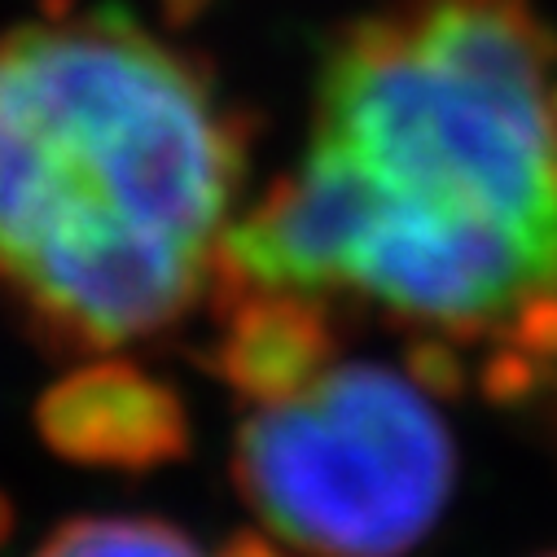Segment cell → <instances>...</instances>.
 Wrapping results in <instances>:
<instances>
[{
	"label": "cell",
	"mask_w": 557,
	"mask_h": 557,
	"mask_svg": "<svg viewBox=\"0 0 557 557\" xmlns=\"http://www.w3.org/2000/svg\"><path fill=\"white\" fill-rule=\"evenodd\" d=\"M250 119L119 5L0 36V295L62 356L181 325L242 194Z\"/></svg>",
	"instance_id": "cell-1"
},
{
	"label": "cell",
	"mask_w": 557,
	"mask_h": 557,
	"mask_svg": "<svg viewBox=\"0 0 557 557\" xmlns=\"http://www.w3.org/2000/svg\"><path fill=\"white\" fill-rule=\"evenodd\" d=\"M553 66L531 0H404L343 27L312 150L356 202L347 290L496 338L522 295L557 286Z\"/></svg>",
	"instance_id": "cell-2"
},
{
	"label": "cell",
	"mask_w": 557,
	"mask_h": 557,
	"mask_svg": "<svg viewBox=\"0 0 557 557\" xmlns=\"http://www.w3.org/2000/svg\"><path fill=\"white\" fill-rule=\"evenodd\" d=\"M457 444L435 404L382 364H330L237 426L233 487L308 557H408L448 509Z\"/></svg>",
	"instance_id": "cell-3"
},
{
	"label": "cell",
	"mask_w": 557,
	"mask_h": 557,
	"mask_svg": "<svg viewBox=\"0 0 557 557\" xmlns=\"http://www.w3.org/2000/svg\"><path fill=\"white\" fill-rule=\"evenodd\" d=\"M40 440L71 466L146 474L189 457L181 395L132 360H88L36 404Z\"/></svg>",
	"instance_id": "cell-4"
},
{
	"label": "cell",
	"mask_w": 557,
	"mask_h": 557,
	"mask_svg": "<svg viewBox=\"0 0 557 557\" xmlns=\"http://www.w3.org/2000/svg\"><path fill=\"white\" fill-rule=\"evenodd\" d=\"M220 321V338L198 364L250 404H282L317 382L338 356V325L317 295L255 290Z\"/></svg>",
	"instance_id": "cell-5"
},
{
	"label": "cell",
	"mask_w": 557,
	"mask_h": 557,
	"mask_svg": "<svg viewBox=\"0 0 557 557\" xmlns=\"http://www.w3.org/2000/svg\"><path fill=\"white\" fill-rule=\"evenodd\" d=\"M32 557H202L194 540L159 518H71Z\"/></svg>",
	"instance_id": "cell-6"
},
{
	"label": "cell",
	"mask_w": 557,
	"mask_h": 557,
	"mask_svg": "<svg viewBox=\"0 0 557 557\" xmlns=\"http://www.w3.org/2000/svg\"><path fill=\"white\" fill-rule=\"evenodd\" d=\"M404 377L422 391L426 399H466L470 391V369L461 360V351L444 338V334H417L404 351Z\"/></svg>",
	"instance_id": "cell-7"
},
{
	"label": "cell",
	"mask_w": 557,
	"mask_h": 557,
	"mask_svg": "<svg viewBox=\"0 0 557 557\" xmlns=\"http://www.w3.org/2000/svg\"><path fill=\"white\" fill-rule=\"evenodd\" d=\"M474 377H479V395L492 408H522V404H531L544 391L548 364L535 360V356H527V351H518V347H509V343H496L483 356V364H479Z\"/></svg>",
	"instance_id": "cell-8"
},
{
	"label": "cell",
	"mask_w": 557,
	"mask_h": 557,
	"mask_svg": "<svg viewBox=\"0 0 557 557\" xmlns=\"http://www.w3.org/2000/svg\"><path fill=\"white\" fill-rule=\"evenodd\" d=\"M496 343H509L544 364H557V286L522 295L513 312L500 321Z\"/></svg>",
	"instance_id": "cell-9"
},
{
	"label": "cell",
	"mask_w": 557,
	"mask_h": 557,
	"mask_svg": "<svg viewBox=\"0 0 557 557\" xmlns=\"http://www.w3.org/2000/svg\"><path fill=\"white\" fill-rule=\"evenodd\" d=\"M215 557H299V553H286V544L276 535H263V531H233Z\"/></svg>",
	"instance_id": "cell-10"
},
{
	"label": "cell",
	"mask_w": 557,
	"mask_h": 557,
	"mask_svg": "<svg viewBox=\"0 0 557 557\" xmlns=\"http://www.w3.org/2000/svg\"><path fill=\"white\" fill-rule=\"evenodd\" d=\"M154 5H159V14H163L168 27L185 32V27H194L211 10V0H154Z\"/></svg>",
	"instance_id": "cell-11"
},
{
	"label": "cell",
	"mask_w": 557,
	"mask_h": 557,
	"mask_svg": "<svg viewBox=\"0 0 557 557\" xmlns=\"http://www.w3.org/2000/svg\"><path fill=\"white\" fill-rule=\"evenodd\" d=\"M10 531H14V505H10L5 492H0V544L10 540Z\"/></svg>",
	"instance_id": "cell-12"
},
{
	"label": "cell",
	"mask_w": 557,
	"mask_h": 557,
	"mask_svg": "<svg viewBox=\"0 0 557 557\" xmlns=\"http://www.w3.org/2000/svg\"><path fill=\"white\" fill-rule=\"evenodd\" d=\"M299 557H308V553H299Z\"/></svg>",
	"instance_id": "cell-13"
},
{
	"label": "cell",
	"mask_w": 557,
	"mask_h": 557,
	"mask_svg": "<svg viewBox=\"0 0 557 557\" xmlns=\"http://www.w3.org/2000/svg\"><path fill=\"white\" fill-rule=\"evenodd\" d=\"M553 557H557V553H553Z\"/></svg>",
	"instance_id": "cell-14"
}]
</instances>
